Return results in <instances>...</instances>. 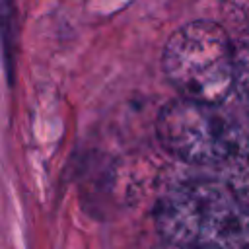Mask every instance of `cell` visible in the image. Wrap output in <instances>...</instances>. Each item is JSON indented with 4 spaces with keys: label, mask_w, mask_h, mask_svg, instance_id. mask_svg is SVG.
I'll return each mask as SVG.
<instances>
[{
    "label": "cell",
    "mask_w": 249,
    "mask_h": 249,
    "mask_svg": "<svg viewBox=\"0 0 249 249\" xmlns=\"http://www.w3.org/2000/svg\"><path fill=\"white\" fill-rule=\"evenodd\" d=\"M161 64L183 99L220 105L233 89V43L220 23L196 19L179 27Z\"/></svg>",
    "instance_id": "6da1fadb"
},
{
    "label": "cell",
    "mask_w": 249,
    "mask_h": 249,
    "mask_svg": "<svg viewBox=\"0 0 249 249\" xmlns=\"http://www.w3.org/2000/svg\"><path fill=\"white\" fill-rule=\"evenodd\" d=\"M243 130L218 105L183 97L163 105L156 123L161 146L195 165H224L239 146Z\"/></svg>",
    "instance_id": "7a4b0ae2"
},
{
    "label": "cell",
    "mask_w": 249,
    "mask_h": 249,
    "mask_svg": "<svg viewBox=\"0 0 249 249\" xmlns=\"http://www.w3.org/2000/svg\"><path fill=\"white\" fill-rule=\"evenodd\" d=\"M191 247L249 249V204L226 183H196V224Z\"/></svg>",
    "instance_id": "3957f363"
},
{
    "label": "cell",
    "mask_w": 249,
    "mask_h": 249,
    "mask_svg": "<svg viewBox=\"0 0 249 249\" xmlns=\"http://www.w3.org/2000/svg\"><path fill=\"white\" fill-rule=\"evenodd\" d=\"M222 167L228 179L226 185L239 196H249V130H243L239 146Z\"/></svg>",
    "instance_id": "277c9868"
},
{
    "label": "cell",
    "mask_w": 249,
    "mask_h": 249,
    "mask_svg": "<svg viewBox=\"0 0 249 249\" xmlns=\"http://www.w3.org/2000/svg\"><path fill=\"white\" fill-rule=\"evenodd\" d=\"M233 91L249 111V31L233 43Z\"/></svg>",
    "instance_id": "5b68a950"
},
{
    "label": "cell",
    "mask_w": 249,
    "mask_h": 249,
    "mask_svg": "<svg viewBox=\"0 0 249 249\" xmlns=\"http://www.w3.org/2000/svg\"><path fill=\"white\" fill-rule=\"evenodd\" d=\"M189 249H202V247H189Z\"/></svg>",
    "instance_id": "8992f818"
}]
</instances>
